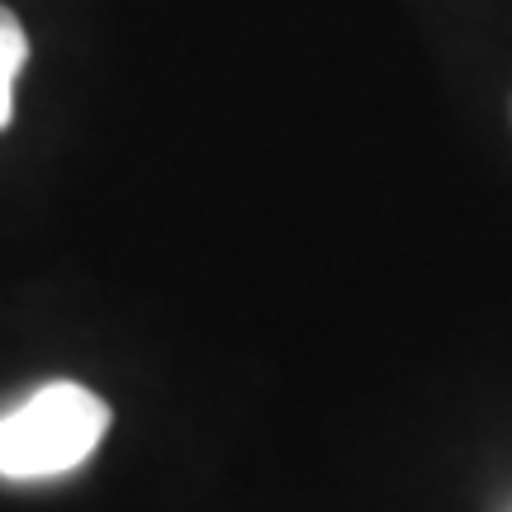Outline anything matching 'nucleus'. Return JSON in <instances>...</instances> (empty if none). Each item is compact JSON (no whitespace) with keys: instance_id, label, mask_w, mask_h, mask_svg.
Instances as JSON below:
<instances>
[{"instance_id":"f257e3e1","label":"nucleus","mask_w":512,"mask_h":512,"mask_svg":"<svg viewBox=\"0 0 512 512\" xmlns=\"http://www.w3.org/2000/svg\"><path fill=\"white\" fill-rule=\"evenodd\" d=\"M110 432V408L86 384L53 380L0 413V479H57L95 456Z\"/></svg>"},{"instance_id":"f03ea898","label":"nucleus","mask_w":512,"mask_h":512,"mask_svg":"<svg viewBox=\"0 0 512 512\" xmlns=\"http://www.w3.org/2000/svg\"><path fill=\"white\" fill-rule=\"evenodd\" d=\"M29 62V38H24V24H19L5 5H0V128L10 124L15 114V81Z\"/></svg>"}]
</instances>
